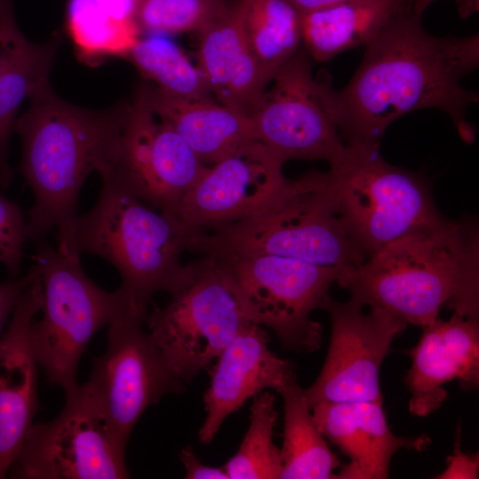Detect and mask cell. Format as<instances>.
<instances>
[{"label": "cell", "instance_id": "obj_1", "mask_svg": "<svg viewBox=\"0 0 479 479\" xmlns=\"http://www.w3.org/2000/svg\"><path fill=\"white\" fill-rule=\"evenodd\" d=\"M420 17L410 6L397 12L365 44L348 84L336 90L338 129L346 144L380 145L394 121L423 108L445 112L461 139L474 142L466 110L479 95L460 81L478 67V34L435 36Z\"/></svg>", "mask_w": 479, "mask_h": 479}, {"label": "cell", "instance_id": "obj_2", "mask_svg": "<svg viewBox=\"0 0 479 479\" xmlns=\"http://www.w3.org/2000/svg\"><path fill=\"white\" fill-rule=\"evenodd\" d=\"M336 283L363 306L424 327L443 307L479 318V226L446 217L388 242Z\"/></svg>", "mask_w": 479, "mask_h": 479}, {"label": "cell", "instance_id": "obj_3", "mask_svg": "<svg viewBox=\"0 0 479 479\" xmlns=\"http://www.w3.org/2000/svg\"><path fill=\"white\" fill-rule=\"evenodd\" d=\"M28 99L13 132L22 141L18 170L34 194L27 240L39 241L53 227L65 229L76 216L79 192L92 171L102 176L114 169L131 104L85 109L59 98L49 81Z\"/></svg>", "mask_w": 479, "mask_h": 479}, {"label": "cell", "instance_id": "obj_4", "mask_svg": "<svg viewBox=\"0 0 479 479\" xmlns=\"http://www.w3.org/2000/svg\"><path fill=\"white\" fill-rule=\"evenodd\" d=\"M189 233L172 213L161 211L128 191L102 183L95 206L57 232L58 249L70 256L89 253L120 273V289L146 312L160 292L171 294L188 279L182 262Z\"/></svg>", "mask_w": 479, "mask_h": 479}, {"label": "cell", "instance_id": "obj_5", "mask_svg": "<svg viewBox=\"0 0 479 479\" xmlns=\"http://www.w3.org/2000/svg\"><path fill=\"white\" fill-rule=\"evenodd\" d=\"M187 251L215 256L278 255L342 269L366 260L336 214L327 172L317 170L287 179L252 214L191 234Z\"/></svg>", "mask_w": 479, "mask_h": 479}, {"label": "cell", "instance_id": "obj_6", "mask_svg": "<svg viewBox=\"0 0 479 479\" xmlns=\"http://www.w3.org/2000/svg\"><path fill=\"white\" fill-rule=\"evenodd\" d=\"M326 172L336 214L366 259L388 242L444 217L428 179L387 162L380 145L347 143L342 158Z\"/></svg>", "mask_w": 479, "mask_h": 479}, {"label": "cell", "instance_id": "obj_7", "mask_svg": "<svg viewBox=\"0 0 479 479\" xmlns=\"http://www.w3.org/2000/svg\"><path fill=\"white\" fill-rule=\"evenodd\" d=\"M32 259L43 291V316L30 327L32 349L48 382L67 393L78 385V365L92 336L130 303L120 288L108 292L90 279L79 256L55 249L44 239Z\"/></svg>", "mask_w": 479, "mask_h": 479}, {"label": "cell", "instance_id": "obj_8", "mask_svg": "<svg viewBox=\"0 0 479 479\" xmlns=\"http://www.w3.org/2000/svg\"><path fill=\"white\" fill-rule=\"evenodd\" d=\"M188 279L144 323L176 375L190 382L252 322L212 255L190 263Z\"/></svg>", "mask_w": 479, "mask_h": 479}, {"label": "cell", "instance_id": "obj_9", "mask_svg": "<svg viewBox=\"0 0 479 479\" xmlns=\"http://www.w3.org/2000/svg\"><path fill=\"white\" fill-rule=\"evenodd\" d=\"M215 257L252 323L271 329L287 349L320 347L323 329L310 313L324 310L343 269L269 255Z\"/></svg>", "mask_w": 479, "mask_h": 479}, {"label": "cell", "instance_id": "obj_10", "mask_svg": "<svg viewBox=\"0 0 479 479\" xmlns=\"http://www.w3.org/2000/svg\"><path fill=\"white\" fill-rule=\"evenodd\" d=\"M146 315L129 304L111 320L107 347L93 357L90 378L82 385L124 452L142 413L165 395L185 389L152 335L143 330Z\"/></svg>", "mask_w": 479, "mask_h": 479}, {"label": "cell", "instance_id": "obj_11", "mask_svg": "<svg viewBox=\"0 0 479 479\" xmlns=\"http://www.w3.org/2000/svg\"><path fill=\"white\" fill-rule=\"evenodd\" d=\"M251 118L255 137L282 164L290 160L325 161L343 156L336 90L313 76L310 57L298 51L272 79Z\"/></svg>", "mask_w": 479, "mask_h": 479}, {"label": "cell", "instance_id": "obj_12", "mask_svg": "<svg viewBox=\"0 0 479 479\" xmlns=\"http://www.w3.org/2000/svg\"><path fill=\"white\" fill-rule=\"evenodd\" d=\"M61 412L32 424L7 475L21 479H122L125 452L112 440L82 385L66 393Z\"/></svg>", "mask_w": 479, "mask_h": 479}, {"label": "cell", "instance_id": "obj_13", "mask_svg": "<svg viewBox=\"0 0 479 479\" xmlns=\"http://www.w3.org/2000/svg\"><path fill=\"white\" fill-rule=\"evenodd\" d=\"M353 299L332 297L324 310L330 316L331 337L322 369L303 389L310 407L321 401H381L379 375L392 341L407 324L380 308L364 312Z\"/></svg>", "mask_w": 479, "mask_h": 479}, {"label": "cell", "instance_id": "obj_14", "mask_svg": "<svg viewBox=\"0 0 479 479\" xmlns=\"http://www.w3.org/2000/svg\"><path fill=\"white\" fill-rule=\"evenodd\" d=\"M208 169L182 137L136 95L118 161L101 179L161 211L172 212Z\"/></svg>", "mask_w": 479, "mask_h": 479}, {"label": "cell", "instance_id": "obj_15", "mask_svg": "<svg viewBox=\"0 0 479 479\" xmlns=\"http://www.w3.org/2000/svg\"><path fill=\"white\" fill-rule=\"evenodd\" d=\"M282 168L263 144L253 140L208 168L169 213L189 235L240 220L283 186Z\"/></svg>", "mask_w": 479, "mask_h": 479}, {"label": "cell", "instance_id": "obj_16", "mask_svg": "<svg viewBox=\"0 0 479 479\" xmlns=\"http://www.w3.org/2000/svg\"><path fill=\"white\" fill-rule=\"evenodd\" d=\"M418 343L410 350L412 359L404 383L411 397L409 411L426 417L448 397L444 385L457 380L464 390L479 385V318L453 312L422 327Z\"/></svg>", "mask_w": 479, "mask_h": 479}, {"label": "cell", "instance_id": "obj_17", "mask_svg": "<svg viewBox=\"0 0 479 479\" xmlns=\"http://www.w3.org/2000/svg\"><path fill=\"white\" fill-rule=\"evenodd\" d=\"M42 304L38 276L20 295L0 340V479L7 475L39 408L30 327Z\"/></svg>", "mask_w": 479, "mask_h": 479}, {"label": "cell", "instance_id": "obj_18", "mask_svg": "<svg viewBox=\"0 0 479 479\" xmlns=\"http://www.w3.org/2000/svg\"><path fill=\"white\" fill-rule=\"evenodd\" d=\"M266 330L251 323L215 359L203 395L206 419L199 430L201 444H210L224 420L247 400L268 389L278 392L294 376V367L268 346Z\"/></svg>", "mask_w": 479, "mask_h": 479}, {"label": "cell", "instance_id": "obj_19", "mask_svg": "<svg viewBox=\"0 0 479 479\" xmlns=\"http://www.w3.org/2000/svg\"><path fill=\"white\" fill-rule=\"evenodd\" d=\"M310 409L322 435L349 458V463L336 478H388L390 460L398 450L423 451L431 444L426 435H394L388 425L382 400L321 401Z\"/></svg>", "mask_w": 479, "mask_h": 479}, {"label": "cell", "instance_id": "obj_20", "mask_svg": "<svg viewBox=\"0 0 479 479\" xmlns=\"http://www.w3.org/2000/svg\"><path fill=\"white\" fill-rule=\"evenodd\" d=\"M197 34V67L210 93L218 103L251 119L267 86L247 42L239 1Z\"/></svg>", "mask_w": 479, "mask_h": 479}, {"label": "cell", "instance_id": "obj_21", "mask_svg": "<svg viewBox=\"0 0 479 479\" xmlns=\"http://www.w3.org/2000/svg\"><path fill=\"white\" fill-rule=\"evenodd\" d=\"M137 96L182 137L203 163L214 164L256 140L251 119L212 99L178 98L148 83L140 86Z\"/></svg>", "mask_w": 479, "mask_h": 479}, {"label": "cell", "instance_id": "obj_22", "mask_svg": "<svg viewBox=\"0 0 479 479\" xmlns=\"http://www.w3.org/2000/svg\"><path fill=\"white\" fill-rule=\"evenodd\" d=\"M409 0H349L301 15L302 41L316 61L367 44ZM411 7V6H410Z\"/></svg>", "mask_w": 479, "mask_h": 479}, {"label": "cell", "instance_id": "obj_23", "mask_svg": "<svg viewBox=\"0 0 479 479\" xmlns=\"http://www.w3.org/2000/svg\"><path fill=\"white\" fill-rule=\"evenodd\" d=\"M279 393L284 408L280 478H336L334 470L340 462L318 428L296 375Z\"/></svg>", "mask_w": 479, "mask_h": 479}, {"label": "cell", "instance_id": "obj_24", "mask_svg": "<svg viewBox=\"0 0 479 479\" xmlns=\"http://www.w3.org/2000/svg\"><path fill=\"white\" fill-rule=\"evenodd\" d=\"M247 42L267 86L298 51L301 17L285 0H238Z\"/></svg>", "mask_w": 479, "mask_h": 479}, {"label": "cell", "instance_id": "obj_25", "mask_svg": "<svg viewBox=\"0 0 479 479\" xmlns=\"http://www.w3.org/2000/svg\"><path fill=\"white\" fill-rule=\"evenodd\" d=\"M67 28L78 59L90 67L127 58L141 32L137 20L118 19L102 0H68Z\"/></svg>", "mask_w": 479, "mask_h": 479}, {"label": "cell", "instance_id": "obj_26", "mask_svg": "<svg viewBox=\"0 0 479 479\" xmlns=\"http://www.w3.org/2000/svg\"><path fill=\"white\" fill-rule=\"evenodd\" d=\"M60 43L55 36L50 41L31 43L26 52L0 78V188L7 189L13 173L8 163L10 137L21 103L49 81V73Z\"/></svg>", "mask_w": 479, "mask_h": 479}, {"label": "cell", "instance_id": "obj_27", "mask_svg": "<svg viewBox=\"0 0 479 479\" xmlns=\"http://www.w3.org/2000/svg\"><path fill=\"white\" fill-rule=\"evenodd\" d=\"M127 59L161 90L193 100L212 99L200 72L175 43L159 36L140 38Z\"/></svg>", "mask_w": 479, "mask_h": 479}, {"label": "cell", "instance_id": "obj_28", "mask_svg": "<svg viewBox=\"0 0 479 479\" xmlns=\"http://www.w3.org/2000/svg\"><path fill=\"white\" fill-rule=\"evenodd\" d=\"M250 407L249 427L236 453L223 467L229 479L280 478V449L273 443L278 419L274 396L263 391Z\"/></svg>", "mask_w": 479, "mask_h": 479}, {"label": "cell", "instance_id": "obj_29", "mask_svg": "<svg viewBox=\"0 0 479 479\" xmlns=\"http://www.w3.org/2000/svg\"><path fill=\"white\" fill-rule=\"evenodd\" d=\"M226 6L224 0H140L136 20L152 34L198 33Z\"/></svg>", "mask_w": 479, "mask_h": 479}, {"label": "cell", "instance_id": "obj_30", "mask_svg": "<svg viewBox=\"0 0 479 479\" xmlns=\"http://www.w3.org/2000/svg\"><path fill=\"white\" fill-rule=\"evenodd\" d=\"M26 223L20 207L0 192V263L12 277L20 269Z\"/></svg>", "mask_w": 479, "mask_h": 479}, {"label": "cell", "instance_id": "obj_31", "mask_svg": "<svg viewBox=\"0 0 479 479\" xmlns=\"http://www.w3.org/2000/svg\"><path fill=\"white\" fill-rule=\"evenodd\" d=\"M20 30L13 14L12 0H7L0 16V78L30 46Z\"/></svg>", "mask_w": 479, "mask_h": 479}, {"label": "cell", "instance_id": "obj_32", "mask_svg": "<svg viewBox=\"0 0 479 479\" xmlns=\"http://www.w3.org/2000/svg\"><path fill=\"white\" fill-rule=\"evenodd\" d=\"M38 276V269L34 265L23 277L0 283V340L20 295Z\"/></svg>", "mask_w": 479, "mask_h": 479}, {"label": "cell", "instance_id": "obj_33", "mask_svg": "<svg viewBox=\"0 0 479 479\" xmlns=\"http://www.w3.org/2000/svg\"><path fill=\"white\" fill-rule=\"evenodd\" d=\"M460 446V428L457 429L456 442L453 453L446 459V469L436 476L440 479L468 478L478 477L479 459L478 454L463 453Z\"/></svg>", "mask_w": 479, "mask_h": 479}, {"label": "cell", "instance_id": "obj_34", "mask_svg": "<svg viewBox=\"0 0 479 479\" xmlns=\"http://www.w3.org/2000/svg\"><path fill=\"white\" fill-rule=\"evenodd\" d=\"M180 461L185 468L187 479H229L224 467L207 466L201 463L192 446L181 450Z\"/></svg>", "mask_w": 479, "mask_h": 479}, {"label": "cell", "instance_id": "obj_35", "mask_svg": "<svg viewBox=\"0 0 479 479\" xmlns=\"http://www.w3.org/2000/svg\"><path fill=\"white\" fill-rule=\"evenodd\" d=\"M436 0H409L412 10L419 16ZM458 12L465 19L478 12L479 0H456Z\"/></svg>", "mask_w": 479, "mask_h": 479}, {"label": "cell", "instance_id": "obj_36", "mask_svg": "<svg viewBox=\"0 0 479 479\" xmlns=\"http://www.w3.org/2000/svg\"><path fill=\"white\" fill-rule=\"evenodd\" d=\"M299 15L327 9L349 0H285Z\"/></svg>", "mask_w": 479, "mask_h": 479}, {"label": "cell", "instance_id": "obj_37", "mask_svg": "<svg viewBox=\"0 0 479 479\" xmlns=\"http://www.w3.org/2000/svg\"><path fill=\"white\" fill-rule=\"evenodd\" d=\"M122 20H136L140 0H102Z\"/></svg>", "mask_w": 479, "mask_h": 479}, {"label": "cell", "instance_id": "obj_38", "mask_svg": "<svg viewBox=\"0 0 479 479\" xmlns=\"http://www.w3.org/2000/svg\"><path fill=\"white\" fill-rule=\"evenodd\" d=\"M7 0H0V16L4 9L5 4Z\"/></svg>", "mask_w": 479, "mask_h": 479}]
</instances>
